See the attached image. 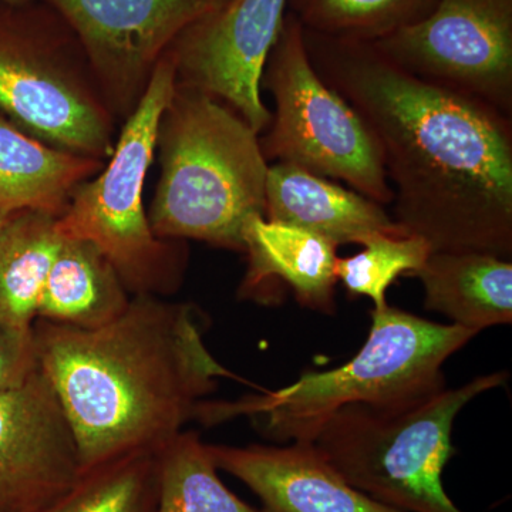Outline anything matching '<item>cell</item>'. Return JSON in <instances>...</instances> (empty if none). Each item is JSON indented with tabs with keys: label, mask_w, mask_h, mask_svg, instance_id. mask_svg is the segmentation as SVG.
Listing matches in <instances>:
<instances>
[{
	"label": "cell",
	"mask_w": 512,
	"mask_h": 512,
	"mask_svg": "<svg viewBox=\"0 0 512 512\" xmlns=\"http://www.w3.org/2000/svg\"><path fill=\"white\" fill-rule=\"evenodd\" d=\"M302 29L316 72L375 134L399 227L433 252L511 261L510 114L413 76L372 42Z\"/></svg>",
	"instance_id": "1"
},
{
	"label": "cell",
	"mask_w": 512,
	"mask_h": 512,
	"mask_svg": "<svg viewBox=\"0 0 512 512\" xmlns=\"http://www.w3.org/2000/svg\"><path fill=\"white\" fill-rule=\"evenodd\" d=\"M37 366L52 384L79 447L82 471L138 451L163 450L198 404L232 375L205 345L191 303L134 295L97 329L36 319Z\"/></svg>",
	"instance_id": "2"
},
{
	"label": "cell",
	"mask_w": 512,
	"mask_h": 512,
	"mask_svg": "<svg viewBox=\"0 0 512 512\" xmlns=\"http://www.w3.org/2000/svg\"><path fill=\"white\" fill-rule=\"evenodd\" d=\"M370 318L365 345L345 365L303 373L289 386L261 390L235 402L202 400L194 419L212 426L248 416L266 439L313 443L323 424L345 407L390 409L444 389V363L477 335L389 303L373 308Z\"/></svg>",
	"instance_id": "3"
},
{
	"label": "cell",
	"mask_w": 512,
	"mask_h": 512,
	"mask_svg": "<svg viewBox=\"0 0 512 512\" xmlns=\"http://www.w3.org/2000/svg\"><path fill=\"white\" fill-rule=\"evenodd\" d=\"M156 150L160 180L147 212L154 234L244 252L245 225L265 217L269 165L259 134L227 104L175 83Z\"/></svg>",
	"instance_id": "4"
},
{
	"label": "cell",
	"mask_w": 512,
	"mask_h": 512,
	"mask_svg": "<svg viewBox=\"0 0 512 512\" xmlns=\"http://www.w3.org/2000/svg\"><path fill=\"white\" fill-rule=\"evenodd\" d=\"M507 380V372L490 373L390 409L348 406L323 424L313 444L377 503L402 512H464L443 485L454 454V423L468 403Z\"/></svg>",
	"instance_id": "5"
},
{
	"label": "cell",
	"mask_w": 512,
	"mask_h": 512,
	"mask_svg": "<svg viewBox=\"0 0 512 512\" xmlns=\"http://www.w3.org/2000/svg\"><path fill=\"white\" fill-rule=\"evenodd\" d=\"M174 90V63L165 52L143 99L124 121L113 154L99 173L74 190L69 207L57 218L63 238L83 239L100 249L131 296L171 295L183 285L187 271V244L158 238L143 201L161 114Z\"/></svg>",
	"instance_id": "6"
},
{
	"label": "cell",
	"mask_w": 512,
	"mask_h": 512,
	"mask_svg": "<svg viewBox=\"0 0 512 512\" xmlns=\"http://www.w3.org/2000/svg\"><path fill=\"white\" fill-rule=\"evenodd\" d=\"M0 113L47 146L107 161L111 116L79 39L45 3L0 2Z\"/></svg>",
	"instance_id": "7"
},
{
	"label": "cell",
	"mask_w": 512,
	"mask_h": 512,
	"mask_svg": "<svg viewBox=\"0 0 512 512\" xmlns=\"http://www.w3.org/2000/svg\"><path fill=\"white\" fill-rule=\"evenodd\" d=\"M262 87L275 103L271 124L259 137L266 161L345 181L383 207L393 204V187L375 134L316 72L301 22L289 10L266 60Z\"/></svg>",
	"instance_id": "8"
},
{
	"label": "cell",
	"mask_w": 512,
	"mask_h": 512,
	"mask_svg": "<svg viewBox=\"0 0 512 512\" xmlns=\"http://www.w3.org/2000/svg\"><path fill=\"white\" fill-rule=\"evenodd\" d=\"M372 43L413 76L512 116V0H437L426 18Z\"/></svg>",
	"instance_id": "9"
},
{
	"label": "cell",
	"mask_w": 512,
	"mask_h": 512,
	"mask_svg": "<svg viewBox=\"0 0 512 512\" xmlns=\"http://www.w3.org/2000/svg\"><path fill=\"white\" fill-rule=\"evenodd\" d=\"M79 39L111 116L137 109L161 57L195 20L228 0H39Z\"/></svg>",
	"instance_id": "10"
},
{
	"label": "cell",
	"mask_w": 512,
	"mask_h": 512,
	"mask_svg": "<svg viewBox=\"0 0 512 512\" xmlns=\"http://www.w3.org/2000/svg\"><path fill=\"white\" fill-rule=\"evenodd\" d=\"M288 0H228L184 29L167 53L175 83L210 94L231 107L256 134L272 121L261 79Z\"/></svg>",
	"instance_id": "11"
},
{
	"label": "cell",
	"mask_w": 512,
	"mask_h": 512,
	"mask_svg": "<svg viewBox=\"0 0 512 512\" xmlns=\"http://www.w3.org/2000/svg\"><path fill=\"white\" fill-rule=\"evenodd\" d=\"M80 474L72 426L42 370L0 390V512L43 511Z\"/></svg>",
	"instance_id": "12"
},
{
	"label": "cell",
	"mask_w": 512,
	"mask_h": 512,
	"mask_svg": "<svg viewBox=\"0 0 512 512\" xmlns=\"http://www.w3.org/2000/svg\"><path fill=\"white\" fill-rule=\"evenodd\" d=\"M218 470L237 478L264 512H402L360 493L313 443L247 447L208 444Z\"/></svg>",
	"instance_id": "13"
},
{
	"label": "cell",
	"mask_w": 512,
	"mask_h": 512,
	"mask_svg": "<svg viewBox=\"0 0 512 512\" xmlns=\"http://www.w3.org/2000/svg\"><path fill=\"white\" fill-rule=\"evenodd\" d=\"M338 245L306 229L251 218L245 225L248 269L239 296L278 303L291 289L302 308L335 315Z\"/></svg>",
	"instance_id": "14"
},
{
	"label": "cell",
	"mask_w": 512,
	"mask_h": 512,
	"mask_svg": "<svg viewBox=\"0 0 512 512\" xmlns=\"http://www.w3.org/2000/svg\"><path fill=\"white\" fill-rule=\"evenodd\" d=\"M265 218L306 229L338 247L362 245L377 234H406L383 205L286 163L268 167Z\"/></svg>",
	"instance_id": "15"
},
{
	"label": "cell",
	"mask_w": 512,
	"mask_h": 512,
	"mask_svg": "<svg viewBox=\"0 0 512 512\" xmlns=\"http://www.w3.org/2000/svg\"><path fill=\"white\" fill-rule=\"evenodd\" d=\"M413 276L427 311L473 332L512 322V262L484 252H431Z\"/></svg>",
	"instance_id": "16"
},
{
	"label": "cell",
	"mask_w": 512,
	"mask_h": 512,
	"mask_svg": "<svg viewBox=\"0 0 512 512\" xmlns=\"http://www.w3.org/2000/svg\"><path fill=\"white\" fill-rule=\"evenodd\" d=\"M104 164L47 146L0 113V215L37 211L62 217L74 190Z\"/></svg>",
	"instance_id": "17"
},
{
	"label": "cell",
	"mask_w": 512,
	"mask_h": 512,
	"mask_svg": "<svg viewBox=\"0 0 512 512\" xmlns=\"http://www.w3.org/2000/svg\"><path fill=\"white\" fill-rule=\"evenodd\" d=\"M130 301V292L99 248L83 239L63 238L36 319L97 329L119 318Z\"/></svg>",
	"instance_id": "18"
},
{
	"label": "cell",
	"mask_w": 512,
	"mask_h": 512,
	"mask_svg": "<svg viewBox=\"0 0 512 512\" xmlns=\"http://www.w3.org/2000/svg\"><path fill=\"white\" fill-rule=\"evenodd\" d=\"M62 242L57 217L46 212H18L0 227V318L32 329Z\"/></svg>",
	"instance_id": "19"
},
{
	"label": "cell",
	"mask_w": 512,
	"mask_h": 512,
	"mask_svg": "<svg viewBox=\"0 0 512 512\" xmlns=\"http://www.w3.org/2000/svg\"><path fill=\"white\" fill-rule=\"evenodd\" d=\"M160 451H138L83 470L72 488L40 512H157Z\"/></svg>",
	"instance_id": "20"
},
{
	"label": "cell",
	"mask_w": 512,
	"mask_h": 512,
	"mask_svg": "<svg viewBox=\"0 0 512 512\" xmlns=\"http://www.w3.org/2000/svg\"><path fill=\"white\" fill-rule=\"evenodd\" d=\"M208 444L195 431H183L160 451L157 512H264L222 483Z\"/></svg>",
	"instance_id": "21"
},
{
	"label": "cell",
	"mask_w": 512,
	"mask_h": 512,
	"mask_svg": "<svg viewBox=\"0 0 512 512\" xmlns=\"http://www.w3.org/2000/svg\"><path fill=\"white\" fill-rule=\"evenodd\" d=\"M436 5L437 0H288L289 12L303 28L362 42L413 25Z\"/></svg>",
	"instance_id": "22"
},
{
	"label": "cell",
	"mask_w": 512,
	"mask_h": 512,
	"mask_svg": "<svg viewBox=\"0 0 512 512\" xmlns=\"http://www.w3.org/2000/svg\"><path fill=\"white\" fill-rule=\"evenodd\" d=\"M356 255L338 258L336 278L350 296L367 298L375 309L387 305L386 292L402 275L413 276L426 264L431 247L409 234H377Z\"/></svg>",
	"instance_id": "23"
},
{
	"label": "cell",
	"mask_w": 512,
	"mask_h": 512,
	"mask_svg": "<svg viewBox=\"0 0 512 512\" xmlns=\"http://www.w3.org/2000/svg\"><path fill=\"white\" fill-rule=\"evenodd\" d=\"M37 367L33 330L18 328L0 318V390L19 386Z\"/></svg>",
	"instance_id": "24"
},
{
	"label": "cell",
	"mask_w": 512,
	"mask_h": 512,
	"mask_svg": "<svg viewBox=\"0 0 512 512\" xmlns=\"http://www.w3.org/2000/svg\"><path fill=\"white\" fill-rule=\"evenodd\" d=\"M0 2L16 3V5H20V3H28L30 0H0Z\"/></svg>",
	"instance_id": "25"
},
{
	"label": "cell",
	"mask_w": 512,
	"mask_h": 512,
	"mask_svg": "<svg viewBox=\"0 0 512 512\" xmlns=\"http://www.w3.org/2000/svg\"><path fill=\"white\" fill-rule=\"evenodd\" d=\"M9 217L10 215H0V227H2L3 224H5L6 220H8Z\"/></svg>",
	"instance_id": "26"
}]
</instances>
